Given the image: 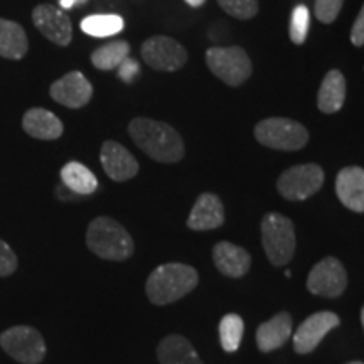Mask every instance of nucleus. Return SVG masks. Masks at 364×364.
<instances>
[{"instance_id": "obj_26", "label": "nucleus", "mask_w": 364, "mask_h": 364, "mask_svg": "<svg viewBox=\"0 0 364 364\" xmlns=\"http://www.w3.org/2000/svg\"><path fill=\"white\" fill-rule=\"evenodd\" d=\"M245 322L238 314H226L220 322V341L226 353H236L243 339Z\"/></svg>"}, {"instance_id": "obj_22", "label": "nucleus", "mask_w": 364, "mask_h": 364, "mask_svg": "<svg viewBox=\"0 0 364 364\" xmlns=\"http://www.w3.org/2000/svg\"><path fill=\"white\" fill-rule=\"evenodd\" d=\"M29 43L21 24L14 21L0 19V58L22 59L26 56Z\"/></svg>"}, {"instance_id": "obj_28", "label": "nucleus", "mask_w": 364, "mask_h": 364, "mask_svg": "<svg viewBox=\"0 0 364 364\" xmlns=\"http://www.w3.org/2000/svg\"><path fill=\"white\" fill-rule=\"evenodd\" d=\"M220 7L240 21L253 19L258 14V0H216Z\"/></svg>"}, {"instance_id": "obj_20", "label": "nucleus", "mask_w": 364, "mask_h": 364, "mask_svg": "<svg viewBox=\"0 0 364 364\" xmlns=\"http://www.w3.org/2000/svg\"><path fill=\"white\" fill-rule=\"evenodd\" d=\"M346 100V78L339 70L327 71L317 95V107L322 113H338Z\"/></svg>"}, {"instance_id": "obj_17", "label": "nucleus", "mask_w": 364, "mask_h": 364, "mask_svg": "<svg viewBox=\"0 0 364 364\" xmlns=\"http://www.w3.org/2000/svg\"><path fill=\"white\" fill-rule=\"evenodd\" d=\"M213 260L218 270L230 279H240L247 275L252 265V257L245 248L230 241H220L213 248Z\"/></svg>"}, {"instance_id": "obj_36", "label": "nucleus", "mask_w": 364, "mask_h": 364, "mask_svg": "<svg viewBox=\"0 0 364 364\" xmlns=\"http://www.w3.org/2000/svg\"><path fill=\"white\" fill-rule=\"evenodd\" d=\"M349 364H364V363H361V361H354V363H349Z\"/></svg>"}, {"instance_id": "obj_27", "label": "nucleus", "mask_w": 364, "mask_h": 364, "mask_svg": "<svg viewBox=\"0 0 364 364\" xmlns=\"http://www.w3.org/2000/svg\"><path fill=\"white\" fill-rule=\"evenodd\" d=\"M309 26H311V12H309V9L304 6V4H300V6L294 9L292 17H290L289 34L294 44L302 46L306 43Z\"/></svg>"}, {"instance_id": "obj_29", "label": "nucleus", "mask_w": 364, "mask_h": 364, "mask_svg": "<svg viewBox=\"0 0 364 364\" xmlns=\"http://www.w3.org/2000/svg\"><path fill=\"white\" fill-rule=\"evenodd\" d=\"M343 4L344 0H316L314 14H316L317 21H321L322 24H332V22L338 19Z\"/></svg>"}, {"instance_id": "obj_18", "label": "nucleus", "mask_w": 364, "mask_h": 364, "mask_svg": "<svg viewBox=\"0 0 364 364\" xmlns=\"http://www.w3.org/2000/svg\"><path fill=\"white\" fill-rule=\"evenodd\" d=\"M292 338V316L280 312L257 329V346L263 353L275 351Z\"/></svg>"}, {"instance_id": "obj_35", "label": "nucleus", "mask_w": 364, "mask_h": 364, "mask_svg": "<svg viewBox=\"0 0 364 364\" xmlns=\"http://www.w3.org/2000/svg\"><path fill=\"white\" fill-rule=\"evenodd\" d=\"M361 324H363V329H364V307H363V311H361Z\"/></svg>"}, {"instance_id": "obj_31", "label": "nucleus", "mask_w": 364, "mask_h": 364, "mask_svg": "<svg viewBox=\"0 0 364 364\" xmlns=\"http://www.w3.org/2000/svg\"><path fill=\"white\" fill-rule=\"evenodd\" d=\"M139 73H140L139 63L134 61L132 58H127L125 61L118 66V76H120L124 81H127V83H130V81L134 80Z\"/></svg>"}, {"instance_id": "obj_21", "label": "nucleus", "mask_w": 364, "mask_h": 364, "mask_svg": "<svg viewBox=\"0 0 364 364\" xmlns=\"http://www.w3.org/2000/svg\"><path fill=\"white\" fill-rule=\"evenodd\" d=\"M157 358L161 364H204L193 344L179 334H171L161 341Z\"/></svg>"}, {"instance_id": "obj_8", "label": "nucleus", "mask_w": 364, "mask_h": 364, "mask_svg": "<svg viewBox=\"0 0 364 364\" xmlns=\"http://www.w3.org/2000/svg\"><path fill=\"white\" fill-rule=\"evenodd\" d=\"M324 171L317 164H300L287 169L277 181V189L287 201H306L324 186Z\"/></svg>"}, {"instance_id": "obj_33", "label": "nucleus", "mask_w": 364, "mask_h": 364, "mask_svg": "<svg viewBox=\"0 0 364 364\" xmlns=\"http://www.w3.org/2000/svg\"><path fill=\"white\" fill-rule=\"evenodd\" d=\"M204 2H206V0H186V4H188V6H191V7H194V9L204 6Z\"/></svg>"}, {"instance_id": "obj_6", "label": "nucleus", "mask_w": 364, "mask_h": 364, "mask_svg": "<svg viewBox=\"0 0 364 364\" xmlns=\"http://www.w3.org/2000/svg\"><path fill=\"white\" fill-rule=\"evenodd\" d=\"M206 63L216 78L228 86H241L253 73L252 59L243 48H209Z\"/></svg>"}, {"instance_id": "obj_10", "label": "nucleus", "mask_w": 364, "mask_h": 364, "mask_svg": "<svg viewBox=\"0 0 364 364\" xmlns=\"http://www.w3.org/2000/svg\"><path fill=\"white\" fill-rule=\"evenodd\" d=\"M346 287H348V273L343 263L334 257L322 258L309 273L307 289L314 295L334 299L344 294Z\"/></svg>"}, {"instance_id": "obj_16", "label": "nucleus", "mask_w": 364, "mask_h": 364, "mask_svg": "<svg viewBox=\"0 0 364 364\" xmlns=\"http://www.w3.org/2000/svg\"><path fill=\"white\" fill-rule=\"evenodd\" d=\"M336 194L346 208L364 213V169L358 166L344 167L336 177Z\"/></svg>"}, {"instance_id": "obj_24", "label": "nucleus", "mask_w": 364, "mask_h": 364, "mask_svg": "<svg viewBox=\"0 0 364 364\" xmlns=\"http://www.w3.org/2000/svg\"><path fill=\"white\" fill-rule=\"evenodd\" d=\"M130 54V44L127 41H112L91 53V63L95 68L102 71H112L115 70L129 58Z\"/></svg>"}, {"instance_id": "obj_30", "label": "nucleus", "mask_w": 364, "mask_h": 364, "mask_svg": "<svg viewBox=\"0 0 364 364\" xmlns=\"http://www.w3.org/2000/svg\"><path fill=\"white\" fill-rule=\"evenodd\" d=\"M17 270V255L4 240H0V277H9Z\"/></svg>"}, {"instance_id": "obj_2", "label": "nucleus", "mask_w": 364, "mask_h": 364, "mask_svg": "<svg viewBox=\"0 0 364 364\" xmlns=\"http://www.w3.org/2000/svg\"><path fill=\"white\" fill-rule=\"evenodd\" d=\"M199 282L198 272L184 263H164L149 275L145 292L152 304L167 306L193 292Z\"/></svg>"}, {"instance_id": "obj_14", "label": "nucleus", "mask_w": 364, "mask_h": 364, "mask_svg": "<svg viewBox=\"0 0 364 364\" xmlns=\"http://www.w3.org/2000/svg\"><path fill=\"white\" fill-rule=\"evenodd\" d=\"M100 161H102L105 174L115 182H125L134 179L139 174V162L132 156L130 150L124 145L107 140L102 145L100 152Z\"/></svg>"}, {"instance_id": "obj_19", "label": "nucleus", "mask_w": 364, "mask_h": 364, "mask_svg": "<svg viewBox=\"0 0 364 364\" xmlns=\"http://www.w3.org/2000/svg\"><path fill=\"white\" fill-rule=\"evenodd\" d=\"M22 129L27 135L39 140H56L63 135V122L46 108H31L22 118Z\"/></svg>"}, {"instance_id": "obj_32", "label": "nucleus", "mask_w": 364, "mask_h": 364, "mask_svg": "<svg viewBox=\"0 0 364 364\" xmlns=\"http://www.w3.org/2000/svg\"><path fill=\"white\" fill-rule=\"evenodd\" d=\"M351 43L356 46V48H361L364 46V6L359 11L356 21H354L353 29H351Z\"/></svg>"}, {"instance_id": "obj_23", "label": "nucleus", "mask_w": 364, "mask_h": 364, "mask_svg": "<svg viewBox=\"0 0 364 364\" xmlns=\"http://www.w3.org/2000/svg\"><path fill=\"white\" fill-rule=\"evenodd\" d=\"M61 181L76 196H90L98 189L97 176L81 162H68L61 169Z\"/></svg>"}, {"instance_id": "obj_13", "label": "nucleus", "mask_w": 364, "mask_h": 364, "mask_svg": "<svg viewBox=\"0 0 364 364\" xmlns=\"http://www.w3.org/2000/svg\"><path fill=\"white\" fill-rule=\"evenodd\" d=\"M54 102L68 108H81L93 97V86L81 71H71L54 81L49 90Z\"/></svg>"}, {"instance_id": "obj_7", "label": "nucleus", "mask_w": 364, "mask_h": 364, "mask_svg": "<svg viewBox=\"0 0 364 364\" xmlns=\"http://www.w3.org/2000/svg\"><path fill=\"white\" fill-rule=\"evenodd\" d=\"M0 346L21 364H41L46 358V343L33 326H14L0 334Z\"/></svg>"}, {"instance_id": "obj_9", "label": "nucleus", "mask_w": 364, "mask_h": 364, "mask_svg": "<svg viewBox=\"0 0 364 364\" xmlns=\"http://www.w3.org/2000/svg\"><path fill=\"white\" fill-rule=\"evenodd\" d=\"M145 65L156 71H177L188 63V51L169 36H154L142 44Z\"/></svg>"}, {"instance_id": "obj_4", "label": "nucleus", "mask_w": 364, "mask_h": 364, "mask_svg": "<svg viewBox=\"0 0 364 364\" xmlns=\"http://www.w3.org/2000/svg\"><path fill=\"white\" fill-rule=\"evenodd\" d=\"M262 245L272 265L285 267L297 247L294 223L279 213H268L262 220Z\"/></svg>"}, {"instance_id": "obj_1", "label": "nucleus", "mask_w": 364, "mask_h": 364, "mask_svg": "<svg viewBox=\"0 0 364 364\" xmlns=\"http://www.w3.org/2000/svg\"><path fill=\"white\" fill-rule=\"evenodd\" d=\"M129 134L142 152L157 162L174 164L184 157V140L174 127L152 118H134Z\"/></svg>"}, {"instance_id": "obj_11", "label": "nucleus", "mask_w": 364, "mask_h": 364, "mask_svg": "<svg viewBox=\"0 0 364 364\" xmlns=\"http://www.w3.org/2000/svg\"><path fill=\"white\" fill-rule=\"evenodd\" d=\"M33 22L41 31L46 39H49L56 46L71 44L73 39V24L66 12L61 9L51 6V4H41L33 11Z\"/></svg>"}, {"instance_id": "obj_5", "label": "nucleus", "mask_w": 364, "mask_h": 364, "mask_svg": "<svg viewBox=\"0 0 364 364\" xmlns=\"http://www.w3.org/2000/svg\"><path fill=\"white\" fill-rule=\"evenodd\" d=\"M255 139L265 147L292 152V150L306 147L309 142V132L302 124L290 120V118L272 117L257 124Z\"/></svg>"}, {"instance_id": "obj_12", "label": "nucleus", "mask_w": 364, "mask_h": 364, "mask_svg": "<svg viewBox=\"0 0 364 364\" xmlns=\"http://www.w3.org/2000/svg\"><path fill=\"white\" fill-rule=\"evenodd\" d=\"M341 324L338 314L324 311L312 314L306 321L300 324L297 332L294 334V349L299 354H309L321 344V341L326 338L327 332L334 329Z\"/></svg>"}, {"instance_id": "obj_25", "label": "nucleus", "mask_w": 364, "mask_h": 364, "mask_svg": "<svg viewBox=\"0 0 364 364\" xmlns=\"http://www.w3.org/2000/svg\"><path fill=\"white\" fill-rule=\"evenodd\" d=\"M80 27L91 38H110L124 31L125 21L117 14H97V16L85 17Z\"/></svg>"}, {"instance_id": "obj_15", "label": "nucleus", "mask_w": 364, "mask_h": 364, "mask_svg": "<svg viewBox=\"0 0 364 364\" xmlns=\"http://www.w3.org/2000/svg\"><path fill=\"white\" fill-rule=\"evenodd\" d=\"M225 223V208L221 199L213 193H204L196 199L188 218V228L193 231H209Z\"/></svg>"}, {"instance_id": "obj_3", "label": "nucleus", "mask_w": 364, "mask_h": 364, "mask_svg": "<svg viewBox=\"0 0 364 364\" xmlns=\"http://www.w3.org/2000/svg\"><path fill=\"white\" fill-rule=\"evenodd\" d=\"M90 252L110 262H124L134 255L135 243L120 223L108 216H98L90 223L86 231Z\"/></svg>"}, {"instance_id": "obj_34", "label": "nucleus", "mask_w": 364, "mask_h": 364, "mask_svg": "<svg viewBox=\"0 0 364 364\" xmlns=\"http://www.w3.org/2000/svg\"><path fill=\"white\" fill-rule=\"evenodd\" d=\"M73 2H75V7H76V6H85L88 0H73Z\"/></svg>"}]
</instances>
